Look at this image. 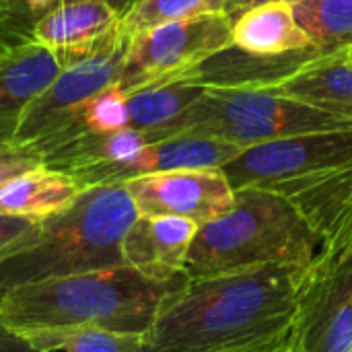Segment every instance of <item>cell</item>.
<instances>
[{"mask_svg": "<svg viewBox=\"0 0 352 352\" xmlns=\"http://www.w3.org/2000/svg\"><path fill=\"white\" fill-rule=\"evenodd\" d=\"M223 173L233 190H268L291 200L324 241L352 214V128L243 148Z\"/></svg>", "mask_w": 352, "mask_h": 352, "instance_id": "3957f363", "label": "cell"}, {"mask_svg": "<svg viewBox=\"0 0 352 352\" xmlns=\"http://www.w3.org/2000/svg\"><path fill=\"white\" fill-rule=\"evenodd\" d=\"M186 280L188 274L157 283L130 266L47 278L4 291L0 320L14 334L74 326L146 334L165 299Z\"/></svg>", "mask_w": 352, "mask_h": 352, "instance_id": "7a4b0ae2", "label": "cell"}, {"mask_svg": "<svg viewBox=\"0 0 352 352\" xmlns=\"http://www.w3.org/2000/svg\"><path fill=\"white\" fill-rule=\"evenodd\" d=\"M43 165L41 153L31 144H0V190L14 177Z\"/></svg>", "mask_w": 352, "mask_h": 352, "instance_id": "cb8c5ba5", "label": "cell"}, {"mask_svg": "<svg viewBox=\"0 0 352 352\" xmlns=\"http://www.w3.org/2000/svg\"><path fill=\"white\" fill-rule=\"evenodd\" d=\"M21 41H23V39H21ZM12 43H16V41H6V35L2 33V23H0V52L6 50V47L12 45Z\"/></svg>", "mask_w": 352, "mask_h": 352, "instance_id": "4dcf8cb0", "label": "cell"}, {"mask_svg": "<svg viewBox=\"0 0 352 352\" xmlns=\"http://www.w3.org/2000/svg\"><path fill=\"white\" fill-rule=\"evenodd\" d=\"M241 151H243L241 146L217 138L177 134L163 140H155L124 161L89 167L72 173V177L82 188H91L101 184H126L136 177L167 173V171L223 169Z\"/></svg>", "mask_w": 352, "mask_h": 352, "instance_id": "8fae6325", "label": "cell"}, {"mask_svg": "<svg viewBox=\"0 0 352 352\" xmlns=\"http://www.w3.org/2000/svg\"><path fill=\"white\" fill-rule=\"evenodd\" d=\"M231 45L250 54L274 56L311 47L314 43L295 21L291 2H264L233 19Z\"/></svg>", "mask_w": 352, "mask_h": 352, "instance_id": "e0dca14e", "label": "cell"}, {"mask_svg": "<svg viewBox=\"0 0 352 352\" xmlns=\"http://www.w3.org/2000/svg\"><path fill=\"white\" fill-rule=\"evenodd\" d=\"M105 2H107V4H111V6L122 14V16H124V14L128 12V8L132 6V0H105Z\"/></svg>", "mask_w": 352, "mask_h": 352, "instance_id": "f546056e", "label": "cell"}, {"mask_svg": "<svg viewBox=\"0 0 352 352\" xmlns=\"http://www.w3.org/2000/svg\"><path fill=\"white\" fill-rule=\"evenodd\" d=\"M334 47L311 45L297 52L262 56L250 54L237 47H227L186 74L177 76L192 85L214 87V89H248V91H268L270 87L291 78L324 54Z\"/></svg>", "mask_w": 352, "mask_h": 352, "instance_id": "7c38bea8", "label": "cell"}, {"mask_svg": "<svg viewBox=\"0 0 352 352\" xmlns=\"http://www.w3.org/2000/svg\"><path fill=\"white\" fill-rule=\"evenodd\" d=\"M128 37L118 29L85 52H62L64 64L52 85L27 107L12 142L31 144L39 153L66 140L82 107L103 89L118 85Z\"/></svg>", "mask_w": 352, "mask_h": 352, "instance_id": "ba28073f", "label": "cell"}, {"mask_svg": "<svg viewBox=\"0 0 352 352\" xmlns=\"http://www.w3.org/2000/svg\"><path fill=\"white\" fill-rule=\"evenodd\" d=\"M293 12L314 45L352 43V0H299L293 2Z\"/></svg>", "mask_w": 352, "mask_h": 352, "instance_id": "44dd1931", "label": "cell"}, {"mask_svg": "<svg viewBox=\"0 0 352 352\" xmlns=\"http://www.w3.org/2000/svg\"><path fill=\"white\" fill-rule=\"evenodd\" d=\"M198 225L179 217L138 214L122 239L124 266L167 283L186 274V258Z\"/></svg>", "mask_w": 352, "mask_h": 352, "instance_id": "5bb4252c", "label": "cell"}, {"mask_svg": "<svg viewBox=\"0 0 352 352\" xmlns=\"http://www.w3.org/2000/svg\"><path fill=\"white\" fill-rule=\"evenodd\" d=\"M128 128V105H126V93L113 85L103 89L99 95H95L80 111L78 124L74 132L68 136H78L85 132H95V134H105V132H118ZM66 138V140H68ZM64 142V140H62ZM60 144V142H58ZM56 146V144H54ZM52 148V146H50ZM47 151V148H45ZM43 153V151H41Z\"/></svg>", "mask_w": 352, "mask_h": 352, "instance_id": "603a6c76", "label": "cell"}, {"mask_svg": "<svg viewBox=\"0 0 352 352\" xmlns=\"http://www.w3.org/2000/svg\"><path fill=\"white\" fill-rule=\"evenodd\" d=\"M287 352H352V214L297 276Z\"/></svg>", "mask_w": 352, "mask_h": 352, "instance_id": "52a82bcc", "label": "cell"}, {"mask_svg": "<svg viewBox=\"0 0 352 352\" xmlns=\"http://www.w3.org/2000/svg\"><path fill=\"white\" fill-rule=\"evenodd\" d=\"M82 190L72 175L41 165L14 177L0 190V214L43 221L66 210Z\"/></svg>", "mask_w": 352, "mask_h": 352, "instance_id": "ac0fdd59", "label": "cell"}, {"mask_svg": "<svg viewBox=\"0 0 352 352\" xmlns=\"http://www.w3.org/2000/svg\"><path fill=\"white\" fill-rule=\"evenodd\" d=\"M122 14L105 0H56L29 37L54 52H85L120 29Z\"/></svg>", "mask_w": 352, "mask_h": 352, "instance_id": "9a60e30c", "label": "cell"}, {"mask_svg": "<svg viewBox=\"0 0 352 352\" xmlns=\"http://www.w3.org/2000/svg\"><path fill=\"white\" fill-rule=\"evenodd\" d=\"M299 272L260 268L188 278L161 305L142 352H243L287 344Z\"/></svg>", "mask_w": 352, "mask_h": 352, "instance_id": "6da1fadb", "label": "cell"}, {"mask_svg": "<svg viewBox=\"0 0 352 352\" xmlns=\"http://www.w3.org/2000/svg\"><path fill=\"white\" fill-rule=\"evenodd\" d=\"M37 352H142L144 334L113 332L93 326L47 328L19 334Z\"/></svg>", "mask_w": 352, "mask_h": 352, "instance_id": "ffe728a7", "label": "cell"}, {"mask_svg": "<svg viewBox=\"0 0 352 352\" xmlns=\"http://www.w3.org/2000/svg\"><path fill=\"white\" fill-rule=\"evenodd\" d=\"M62 64V52L31 37L0 52V144L12 142L27 107L52 85Z\"/></svg>", "mask_w": 352, "mask_h": 352, "instance_id": "4fadbf2b", "label": "cell"}, {"mask_svg": "<svg viewBox=\"0 0 352 352\" xmlns=\"http://www.w3.org/2000/svg\"><path fill=\"white\" fill-rule=\"evenodd\" d=\"M266 93L295 99L352 122V66L336 56V47Z\"/></svg>", "mask_w": 352, "mask_h": 352, "instance_id": "2e32d148", "label": "cell"}, {"mask_svg": "<svg viewBox=\"0 0 352 352\" xmlns=\"http://www.w3.org/2000/svg\"><path fill=\"white\" fill-rule=\"evenodd\" d=\"M124 186L138 214L179 217L198 227L219 219L233 204V188L223 169L153 173Z\"/></svg>", "mask_w": 352, "mask_h": 352, "instance_id": "30bf717a", "label": "cell"}, {"mask_svg": "<svg viewBox=\"0 0 352 352\" xmlns=\"http://www.w3.org/2000/svg\"><path fill=\"white\" fill-rule=\"evenodd\" d=\"M31 10H47L56 0H23Z\"/></svg>", "mask_w": 352, "mask_h": 352, "instance_id": "83f0119b", "label": "cell"}, {"mask_svg": "<svg viewBox=\"0 0 352 352\" xmlns=\"http://www.w3.org/2000/svg\"><path fill=\"white\" fill-rule=\"evenodd\" d=\"M231 27L233 21L221 12L169 21L126 35L128 45L118 87L130 93L144 85L186 74L210 56L231 47Z\"/></svg>", "mask_w": 352, "mask_h": 352, "instance_id": "9c48e42d", "label": "cell"}, {"mask_svg": "<svg viewBox=\"0 0 352 352\" xmlns=\"http://www.w3.org/2000/svg\"><path fill=\"white\" fill-rule=\"evenodd\" d=\"M320 248V233L291 200L243 188L233 190V204L225 214L198 227L186 274L202 278L260 268L301 272Z\"/></svg>", "mask_w": 352, "mask_h": 352, "instance_id": "277c9868", "label": "cell"}, {"mask_svg": "<svg viewBox=\"0 0 352 352\" xmlns=\"http://www.w3.org/2000/svg\"><path fill=\"white\" fill-rule=\"evenodd\" d=\"M336 56H338L342 62H346V64H351L352 66V43H349V45H338V47H336Z\"/></svg>", "mask_w": 352, "mask_h": 352, "instance_id": "f1b7e54d", "label": "cell"}, {"mask_svg": "<svg viewBox=\"0 0 352 352\" xmlns=\"http://www.w3.org/2000/svg\"><path fill=\"white\" fill-rule=\"evenodd\" d=\"M229 0H136L122 16L120 31L132 35L161 23L221 14Z\"/></svg>", "mask_w": 352, "mask_h": 352, "instance_id": "7402d4cb", "label": "cell"}, {"mask_svg": "<svg viewBox=\"0 0 352 352\" xmlns=\"http://www.w3.org/2000/svg\"><path fill=\"white\" fill-rule=\"evenodd\" d=\"M204 93V87L192 85L184 78L159 80L126 93L128 128L153 132L159 140L165 130L177 122L186 109Z\"/></svg>", "mask_w": 352, "mask_h": 352, "instance_id": "d6986e66", "label": "cell"}, {"mask_svg": "<svg viewBox=\"0 0 352 352\" xmlns=\"http://www.w3.org/2000/svg\"><path fill=\"white\" fill-rule=\"evenodd\" d=\"M0 352H37L31 349L19 334L8 330L4 322L0 320Z\"/></svg>", "mask_w": 352, "mask_h": 352, "instance_id": "484cf974", "label": "cell"}, {"mask_svg": "<svg viewBox=\"0 0 352 352\" xmlns=\"http://www.w3.org/2000/svg\"><path fill=\"white\" fill-rule=\"evenodd\" d=\"M39 233V221L27 217L0 214V262L27 248Z\"/></svg>", "mask_w": 352, "mask_h": 352, "instance_id": "d4e9b609", "label": "cell"}, {"mask_svg": "<svg viewBox=\"0 0 352 352\" xmlns=\"http://www.w3.org/2000/svg\"><path fill=\"white\" fill-rule=\"evenodd\" d=\"M264 2H274V0H229L227 2V8H225V14L233 21L235 16H239L243 10L252 8V6H258V4H264ZM280 2H299V0H280Z\"/></svg>", "mask_w": 352, "mask_h": 352, "instance_id": "4316f807", "label": "cell"}, {"mask_svg": "<svg viewBox=\"0 0 352 352\" xmlns=\"http://www.w3.org/2000/svg\"><path fill=\"white\" fill-rule=\"evenodd\" d=\"M351 128V120L289 97L266 91L206 87L186 113L165 130V138L190 134L250 148L280 138Z\"/></svg>", "mask_w": 352, "mask_h": 352, "instance_id": "8992f818", "label": "cell"}, {"mask_svg": "<svg viewBox=\"0 0 352 352\" xmlns=\"http://www.w3.org/2000/svg\"><path fill=\"white\" fill-rule=\"evenodd\" d=\"M134 2H136V0H132V4H134Z\"/></svg>", "mask_w": 352, "mask_h": 352, "instance_id": "836d02e7", "label": "cell"}, {"mask_svg": "<svg viewBox=\"0 0 352 352\" xmlns=\"http://www.w3.org/2000/svg\"><path fill=\"white\" fill-rule=\"evenodd\" d=\"M285 346V344H283ZM283 346H276V349H258V351H243V352H276L278 349H283Z\"/></svg>", "mask_w": 352, "mask_h": 352, "instance_id": "1f68e13d", "label": "cell"}, {"mask_svg": "<svg viewBox=\"0 0 352 352\" xmlns=\"http://www.w3.org/2000/svg\"><path fill=\"white\" fill-rule=\"evenodd\" d=\"M136 217L124 184L85 188L66 210L39 221L27 248L0 262V295L19 285L124 266L122 239Z\"/></svg>", "mask_w": 352, "mask_h": 352, "instance_id": "5b68a950", "label": "cell"}, {"mask_svg": "<svg viewBox=\"0 0 352 352\" xmlns=\"http://www.w3.org/2000/svg\"><path fill=\"white\" fill-rule=\"evenodd\" d=\"M276 352H287V344H285L283 349H278V351H276Z\"/></svg>", "mask_w": 352, "mask_h": 352, "instance_id": "d6a6232c", "label": "cell"}]
</instances>
